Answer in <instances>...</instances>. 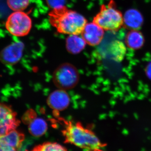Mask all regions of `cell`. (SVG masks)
I'll use <instances>...</instances> for the list:
<instances>
[{"mask_svg":"<svg viewBox=\"0 0 151 151\" xmlns=\"http://www.w3.org/2000/svg\"><path fill=\"white\" fill-rule=\"evenodd\" d=\"M86 44L82 36L71 35L66 39V47L68 51L71 54H77L84 49Z\"/></svg>","mask_w":151,"mask_h":151,"instance_id":"obj_13","label":"cell"},{"mask_svg":"<svg viewBox=\"0 0 151 151\" xmlns=\"http://www.w3.org/2000/svg\"><path fill=\"white\" fill-rule=\"evenodd\" d=\"M70 102V97L67 92L61 89L52 92L47 99V105L56 113L66 109Z\"/></svg>","mask_w":151,"mask_h":151,"instance_id":"obj_9","label":"cell"},{"mask_svg":"<svg viewBox=\"0 0 151 151\" xmlns=\"http://www.w3.org/2000/svg\"><path fill=\"white\" fill-rule=\"evenodd\" d=\"M37 117V114L35 111L33 110H28L25 113L22 118V120L25 124L28 125L30 122Z\"/></svg>","mask_w":151,"mask_h":151,"instance_id":"obj_18","label":"cell"},{"mask_svg":"<svg viewBox=\"0 0 151 151\" xmlns=\"http://www.w3.org/2000/svg\"><path fill=\"white\" fill-rule=\"evenodd\" d=\"M25 151H29L28 150H26ZM31 151H40V145H38L37 146V147H35Z\"/></svg>","mask_w":151,"mask_h":151,"instance_id":"obj_22","label":"cell"},{"mask_svg":"<svg viewBox=\"0 0 151 151\" xmlns=\"http://www.w3.org/2000/svg\"><path fill=\"white\" fill-rule=\"evenodd\" d=\"M146 72L148 77L151 79V62L147 66Z\"/></svg>","mask_w":151,"mask_h":151,"instance_id":"obj_21","label":"cell"},{"mask_svg":"<svg viewBox=\"0 0 151 151\" xmlns=\"http://www.w3.org/2000/svg\"><path fill=\"white\" fill-rule=\"evenodd\" d=\"M47 4L53 9L64 6L65 0H47Z\"/></svg>","mask_w":151,"mask_h":151,"instance_id":"obj_19","label":"cell"},{"mask_svg":"<svg viewBox=\"0 0 151 151\" xmlns=\"http://www.w3.org/2000/svg\"><path fill=\"white\" fill-rule=\"evenodd\" d=\"M29 0H7V4L12 10L22 11L25 9L29 4Z\"/></svg>","mask_w":151,"mask_h":151,"instance_id":"obj_16","label":"cell"},{"mask_svg":"<svg viewBox=\"0 0 151 151\" xmlns=\"http://www.w3.org/2000/svg\"><path fill=\"white\" fill-rule=\"evenodd\" d=\"M19 150L10 146L0 145V151H19Z\"/></svg>","mask_w":151,"mask_h":151,"instance_id":"obj_20","label":"cell"},{"mask_svg":"<svg viewBox=\"0 0 151 151\" xmlns=\"http://www.w3.org/2000/svg\"><path fill=\"white\" fill-rule=\"evenodd\" d=\"M40 151H68L65 148L56 143L46 142L40 145Z\"/></svg>","mask_w":151,"mask_h":151,"instance_id":"obj_17","label":"cell"},{"mask_svg":"<svg viewBox=\"0 0 151 151\" xmlns=\"http://www.w3.org/2000/svg\"><path fill=\"white\" fill-rule=\"evenodd\" d=\"M9 105L0 103V136L15 129L20 122Z\"/></svg>","mask_w":151,"mask_h":151,"instance_id":"obj_6","label":"cell"},{"mask_svg":"<svg viewBox=\"0 0 151 151\" xmlns=\"http://www.w3.org/2000/svg\"><path fill=\"white\" fill-rule=\"evenodd\" d=\"M24 138V134L15 129L0 136V145L10 146L19 150Z\"/></svg>","mask_w":151,"mask_h":151,"instance_id":"obj_11","label":"cell"},{"mask_svg":"<svg viewBox=\"0 0 151 151\" xmlns=\"http://www.w3.org/2000/svg\"><path fill=\"white\" fill-rule=\"evenodd\" d=\"M144 35L138 30H131L125 38V43L129 48L137 50L142 48L145 43Z\"/></svg>","mask_w":151,"mask_h":151,"instance_id":"obj_12","label":"cell"},{"mask_svg":"<svg viewBox=\"0 0 151 151\" xmlns=\"http://www.w3.org/2000/svg\"><path fill=\"white\" fill-rule=\"evenodd\" d=\"M28 129L29 133L34 137H41L47 131V123L42 118L37 117L28 124Z\"/></svg>","mask_w":151,"mask_h":151,"instance_id":"obj_14","label":"cell"},{"mask_svg":"<svg viewBox=\"0 0 151 151\" xmlns=\"http://www.w3.org/2000/svg\"><path fill=\"white\" fill-rule=\"evenodd\" d=\"M49 16L52 25L58 32L64 34L79 35L87 24L82 15L65 6L53 9Z\"/></svg>","mask_w":151,"mask_h":151,"instance_id":"obj_1","label":"cell"},{"mask_svg":"<svg viewBox=\"0 0 151 151\" xmlns=\"http://www.w3.org/2000/svg\"><path fill=\"white\" fill-rule=\"evenodd\" d=\"M104 151L103 150H101V149H97V150H94V151Z\"/></svg>","mask_w":151,"mask_h":151,"instance_id":"obj_23","label":"cell"},{"mask_svg":"<svg viewBox=\"0 0 151 151\" xmlns=\"http://www.w3.org/2000/svg\"><path fill=\"white\" fill-rule=\"evenodd\" d=\"M63 121L65 124L62 133L65 143L73 144L85 151H93L107 145L99 140L94 132L84 128L79 122Z\"/></svg>","mask_w":151,"mask_h":151,"instance_id":"obj_2","label":"cell"},{"mask_svg":"<svg viewBox=\"0 0 151 151\" xmlns=\"http://www.w3.org/2000/svg\"><path fill=\"white\" fill-rule=\"evenodd\" d=\"M32 27L31 19L22 11H17L9 16L6 22L5 27L12 35L24 37L29 33Z\"/></svg>","mask_w":151,"mask_h":151,"instance_id":"obj_5","label":"cell"},{"mask_svg":"<svg viewBox=\"0 0 151 151\" xmlns=\"http://www.w3.org/2000/svg\"><path fill=\"white\" fill-rule=\"evenodd\" d=\"M93 22L105 30L117 31L124 25V16L117 9L115 1L111 0L107 4L101 6Z\"/></svg>","mask_w":151,"mask_h":151,"instance_id":"obj_3","label":"cell"},{"mask_svg":"<svg viewBox=\"0 0 151 151\" xmlns=\"http://www.w3.org/2000/svg\"><path fill=\"white\" fill-rule=\"evenodd\" d=\"M109 52L113 60L121 62L124 59L127 52L126 45L121 41H113L109 47Z\"/></svg>","mask_w":151,"mask_h":151,"instance_id":"obj_15","label":"cell"},{"mask_svg":"<svg viewBox=\"0 0 151 151\" xmlns=\"http://www.w3.org/2000/svg\"><path fill=\"white\" fill-rule=\"evenodd\" d=\"M79 80L78 70L74 65L70 63L60 64L53 73V82L59 89H72L77 85Z\"/></svg>","mask_w":151,"mask_h":151,"instance_id":"obj_4","label":"cell"},{"mask_svg":"<svg viewBox=\"0 0 151 151\" xmlns=\"http://www.w3.org/2000/svg\"><path fill=\"white\" fill-rule=\"evenodd\" d=\"M81 34L86 44L91 46H96L103 40L104 31L100 26L92 22L86 24Z\"/></svg>","mask_w":151,"mask_h":151,"instance_id":"obj_8","label":"cell"},{"mask_svg":"<svg viewBox=\"0 0 151 151\" xmlns=\"http://www.w3.org/2000/svg\"><path fill=\"white\" fill-rule=\"evenodd\" d=\"M144 17L139 11L132 9L125 12L124 16V25L127 29L138 30L144 23Z\"/></svg>","mask_w":151,"mask_h":151,"instance_id":"obj_10","label":"cell"},{"mask_svg":"<svg viewBox=\"0 0 151 151\" xmlns=\"http://www.w3.org/2000/svg\"><path fill=\"white\" fill-rule=\"evenodd\" d=\"M24 45L18 41L9 45L0 52V61L5 65H13L21 59Z\"/></svg>","mask_w":151,"mask_h":151,"instance_id":"obj_7","label":"cell"}]
</instances>
